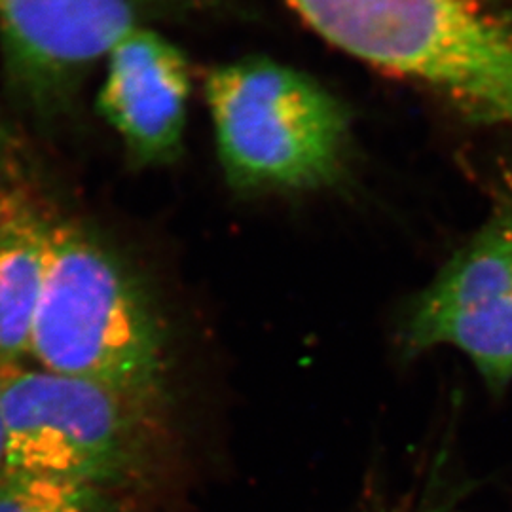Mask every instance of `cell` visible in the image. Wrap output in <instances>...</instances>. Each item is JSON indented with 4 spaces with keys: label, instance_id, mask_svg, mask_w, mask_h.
<instances>
[{
    "label": "cell",
    "instance_id": "cell-1",
    "mask_svg": "<svg viewBox=\"0 0 512 512\" xmlns=\"http://www.w3.org/2000/svg\"><path fill=\"white\" fill-rule=\"evenodd\" d=\"M31 359L150 410L164 399L169 363L160 311L101 239L57 213L48 228Z\"/></svg>",
    "mask_w": 512,
    "mask_h": 512
},
{
    "label": "cell",
    "instance_id": "cell-2",
    "mask_svg": "<svg viewBox=\"0 0 512 512\" xmlns=\"http://www.w3.org/2000/svg\"><path fill=\"white\" fill-rule=\"evenodd\" d=\"M222 175L247 196L308 192L344 164V105L291 65L249 55L213 67L203 82Z\"/></svg>",
    "mask_w": 512,
    "mask_h": 512
},
{
    "label": "cell",
    "instance_id": "cell-3",
    "mask_svg": "<svg viewBox=\"0 0 512 512\" xmlns=\"http://www.w3.org/2000/svg\"><path fill=\"white\" fill-rule=\"evenodd\" d=\"M4 465L112 492L147 471L152 416L143 404L65 374L0 366Z\"/></svg>",
    "mask_w": 512,
    "mask_h": 512
},
{
    "label": "cell",
    "instance_id": "cell-4",
    "mask_svg": "<svg viewBox=\"0 0 512 512\" xmlns=\"http://www.w3.org/2000/svg\"><path fill=\"white\" fill-rule=\"evenodd\" d=\"M209 0H0V59L37 120L73 109L88 76L135 29L192 18Z\"/></svg>",
    "mask_w": 512,
    "mask_h": 512
},
{
    "label": "cell",
    "instance_id": "cell-5",
    "mask_svg": "<svg viewBox=\"0 0 512 512\" xmlns=\"http://www.w3.org/2000/svg\"><path fill=\"white\" fill-rule=\"evenodd\" d=\"M395 342L403 359L456 349L494 393L512 384V205L404 308Z\"/></svg>",
    "mask_w": 512,
    "mask_h": 512
},
{
    "label": "cell",
    "instance_id": "cell-6",
    "mask_svg": "<svg viewBox=\"0 0 512 512\" xmlns=\"http://www.w3.org/2000/svg\"><path fill=\"white\" fill-rule=\"evenodd\" d=\"M97 110L129 158L162 167L181 154L192 95L190 63L158 27H141L105 57Z\"/></svg>",
    "mask_w": 512,
    "mask_h": 512
},
{
    "label": "cell",
    "instance_id": "cell-7",
    "mask_svg": "<svg viewBox=\"0 0 512 512\" xmlns=\"http://www.w3.org/2000/svg\"><path fill=\"white\" fill-rule=\"evenodd\" d=\"M52 215L37 190L0 188V366L31 357Z\"/></svg>",
    "mask_w": 512,
    "mask_h": 512
},
{
    "label": "cell",
    "instance_id": "cell-8",
    "mask_svg": "<svg viewBox=\"0 0 512 512\" xmlns=\"http://www.w3.org/2000/svg\"><path fill=\"white\" fill-rule=\"evenodd\" d=\"M0 512H116L107 490L63 476L0 469Z\"/></svg>",
    "mask_w": 512,
    "mask_h": 512
},
{
    "label": "cell",
    "instance_id": "cell-9",
    "mask_svg": "<svg viewBox=\"0 0 512 512\" xmlns=\"http://www.w3.org/2000/svg\"><path fill=\"white\" fill-rule=\"evenodd\" d=\"M467 490V484L459 482L452 473L450 459L439 456L433 461V469L420 492L408 497L403 505L393 507L391 512H452Z\"/></svg>",
    "mask_w": 512,
    "mask_h": 512
},
{
    "label": "cell",
    "instance_id": "cell-10",
    "mask_svg": "<svg viewBox=\"0 0 512 512\" xmlns=\"http://www.w3.org/2000/svg\"><path fill=\"white\" fill-rule=\"evenodd\" d=\"M29 158L18 133L0 112V179H12L27 167Z\"/></svg>",
    "mask_w": 512,
    "mask_h": 512
},
{
    "label": "cell",
    "instance_id": "cell-11",
    "mask_svg": "<svg viewBox=\"0 0 512 512\" xmlns=\"http://www.w3.org/2000/svg\"><path fill=\"white\" fill-rule=\"evenodd\" d=\"M4 456H6V446H4V421H2V408H0V469L4 467Z\"/></svg>",
    "mask_w": 512,
    "mask_h": 512
}]
</instances>
